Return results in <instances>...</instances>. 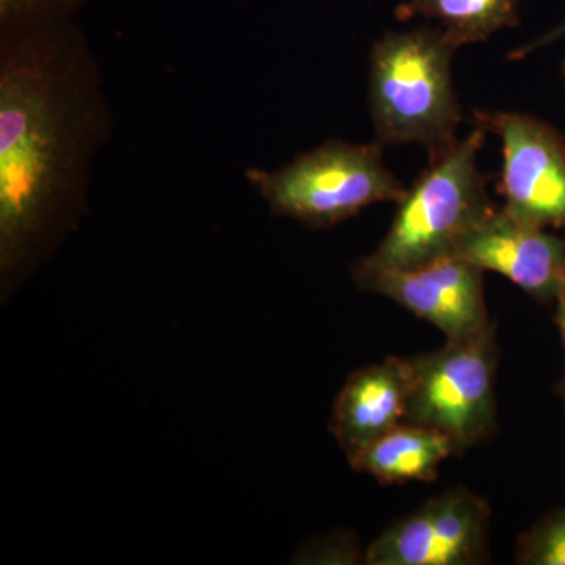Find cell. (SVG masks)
<instances>
[{"mask_svg": "<svg viewBox=\"0 0 565 565\" xmlns=\"http://www.w3.org/2000/svg\"><path fill=\"white\" fill-rule=\"evenodd\" d=\"M114 118L76 20L0 33V270L35 269L87 206Z\"/></svg>", "mask_w": 565, "mask_h": 565, "instance_id": "obj_1", "label": "cell"}, {"mask_svg": "<svg viewBox=\"0 0 565 565\" xmlns=\"http://www.w3.org/2000/svg\"><path fill=\"white\" fill-rule=\"evenodd\" d=\"M457 47L440 28L386 32L370 58V109L379 143H415L430 158L451 147L462 111L452 82Z\"/></svg>", "mask_w": 565, "mask_h": 565, "instance_id": "obj_2", "label": "cell"}, {"mask_svg": "<svg viewBox=\"0 0 565 565\" xmlns=\"http://www.w3.org/2000/svg\"><path fill=\"white\" fill-rule=\"evenodd\" d=\"M484 137L478 126L433 156L430 166L397 203L384 239L360 262L384 269H414L455 256L465 234L493 210L478 170Z\"/></svg>", "mask_w": 565, "mask_h": 565, "instance_id": "obj_3", "label": "cell"}, {"mask_svg": "<svg viewBox=\"0 0 565 565\" xmlns=\"http://www.w3.org/2000/svg\"><path fill=\"white\" fill-rule=\"evenodd\" d=\"M245 180L274 215L310 228H332L374 204L403 202L407 193L386 169L379 141L329 140L275 172L250 167Z\"/></svg>", "mask_w": 565, "mask_h": 565, "instance_id": "obj_4", "label": "cell"}, {"mask_svg": "<svg viewBox=\"0 0 565 565\" xmlns=\"http://www.w3.org/2000/svg\"><path fill=\"white\" fill-rule=\"evenodd\" d=\"M412 388L404 423L445 435L456 457L484 444L497 430L500 348L494 323L484 332L446 340L433 352L411 356Z\"/></svg>", "mask_w": 565, "mask_h": 565, "instance_id": "obj_5", "label": "cell"}, {"mask_svg": "<svg viewBox=\"0 0 565 565\" xmlns=\"http://www.w3.org/2000/svg\"><path fill=\"white\" fill-rule=\"evenodd\" d=\"M492 511L486 498L456 486L385 527L364 550L367 565L489 563Z\"/></svg>", "mask_w": 565, "mask_h": 565, "instance_id": "obj_6", "label": "cell"}, {"mask_svg": "<svg viewBox=\"0 0 565 565\" xmlns=\"http://www.w3.org/2000/svg\"><path fill=\"white\" fill-rule=\"evenodd\" d=\"M476 122L503 145L504 210L548 230H565V140L553 126L515 111L476 110Z\"/></svg>", "mask_w": 565, "mask_h": 565, "instance_id": "obj_7", "label": "cell"}, {"mask_svg": "<svg viewBox=\"0 0 565 565\" xmlns=\"http://www.w3.org/2000/svg\"><path fill=\"white\" fill-rule=\"evenodd\" d=\"M352 278L364 292L377 294L437 327L446 340L484 332L490 322L484 270L448 256L414 269H384L356 262Z\"/></svg>", "mask_w": 565, "mask_h": 565, "instance_id": "obj_8", "label": "cell"}, {"mask_svg": "<svg viewBox=\"0 0 565 565\" xmlns=\"http://www.w3.org/2000/svg\"><path fill=\"white\" fill-rule=\"evenodd\" d=\"M455 256L481 270L503 275L541 302L556 300L565 280V239L548 228L493 210L476 223Z\"/></svg>", "mask_w": 565, "mask_h": 565, "instance_id": "obj_9", "label": "cell"}, {"mask_svg": "<svg viewBox=\"0 0 565 565\" xmlns=\"http://www.w3.org/2000/svg\"><path fill=\"white\" fill-rule=\"evenodd\" d=\"M411 388V356H385L351 374L338 393L330 419V433L345 456L405 422Z\"/></svg>", "mask_w": 565, "mask_h": 565, "instance_id": "obj_10", "label": "cell"}, {"mask_svg": "<svg viewBox=\"0 0 565 565\" xmlns=\"http://www.w3.org/2000/svg\"><path fill=\"white\" fill-rule=\"evenodd\" d=\"M456 457L451 441L429 427L403 423L373 444L348 456L359 473L370 475L382 486L430 482L441 463Z\"/></svg>", "mask_w": 565, "mask_h": 565, "instance_id": "obj_11", "label": "cell"}, {"mask_svg": "<svg viewBox=\"0 0 565 565\" xmlns=\"http://www.w3.org/2000/svg\"><path fill=\"white\" fill-rule=\"evenodd\" d=\"M397 17H422L437 22V28L459 50L519 24V0H407L397 9Z\"/></svg>", "mask_w": 565, "mask_h": 565, "instance_id": "obj_12", "label": "cell"}, {"mask_svg": "<svg viewBox=\"0 0 565 565\" xmlns=\"http://www.w3.org/2000/svg\"><path fill=\"white\" fill-rule=\"evenodd\" d=\"M520 565H565V508L542 516L516 542Z\"/></svg>", "mask_w": 565, "mask_h": 565, "instance_id": "obj_13", "label": "cell"}, {"mask_svg": "<svg viewBox=\"0 0 565 565\" xmlns=\"http://www.w3.org/2000/svg\"><path fill=\"white\" fill-rule=\"evenodd\" d=\"M87 0H0V33L76 20Z\"/></svg>", "mask_w": 565, "mask_h": 565, "instance_id": "obj_14", "label": "cell"}, {"mask_svg": "<svg viewBox=\"0 0 565 565\" xmlns=\"http://www.w3.org/2000/svg\"><path fill=\"white\" fill-rule=\"evenodd\" d=\"M564 35L565 21L563 22V24H559L557 25V28L553 29V31L546 32L545 35L541 36V39L531 41V43L526 44V46L520 47V50L512 52V54L509 55V58L526 57V55L533 54L534 51L541 50V47H545L548 46V44L556 43V41Z\"/></svg>", "mask_w": 565, "mask_h": 565, "instance_id": "obj_15", "label": "cell"}, {"mask_svg": "<svg viewBox=\"0 0 565 565\" xmlns=\"http://www.w3.org/2000/svg\"><path fill=\"white\" fill-rule=\"evenodd\" d=\"M556 323L559 327L561 338H563L564 352H565V280L561 286L559 292L556 296ZM557 393H559L561 399L565 405V367L563 379H561L559 386H557Z\"/></svg>", "mask_w": 565, "mask_h": 565, "instance_id": "obj_16", "label": "cell"}, {"mask_svg": "<svg viewBox=\"0 0 565 565\" xmlns=\"http://www.w3.org/2000/svg\"><path fill=\"white\" fill-rule=\"evenodd\" d=\"M563 73H564V76H565V61L563 63Z\"/></svg>", "mask_w": 565, "mask_h": 565, "instance_id": "obj_17", "label": "cell"}]
</instances>
